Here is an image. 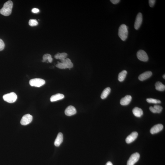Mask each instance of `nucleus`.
Masks as SVG:
<instances>
[{
    "instance_id": "20",
    "label": "nucleus",
    "mask_w": 165,
    "mask_h": 165,
    "mask_svg": "<svg viewBox=\"0 0 165 165\" xmlns=\"http://www.w3.org/2000/svg\"><path fill=\"white\" fill-rule=\"evenodd\" d=\"M147 102L149 103L153 104H159L161 103V101L159 100L152 98L147 99H146Z\"/></svg>"
},
{
    "instance_id": "7",
    "label": "nucleus",
    "mask_w": 165,
    "mask_h": 165,
    "mask_svg": "<svg viewBox=\"0 0 165 165\" xmlns=\"http://www.w3.org/2000/svg\"><path fill=\"white\" fill-rule=\"evenodd\" d=\"M33 117L32 115L29 114H25L22 117L21 120V125H26L31 123Z\"/></svg>"
},
{
    "instance_id": "4",
    "label": "nucleus",
    "mask_w": 165,
    "mask_h": 165,
    "mask_svg": "<svg viewBox=\"0 0 165 165\" xmlns=\"http://www.w3.org/2000/svg\"><path fill=\"white\" fill-rule=\"evenodd\" d=\"M45 83V81L40 78H35L29 81V84L31 86L37 87H40Z\"/></svg>"
},
{
    "instance_id": "2",
    "label": "nucleus",
    "mask_w": 165,
    "mask_h": 165,
    "mask_svg": "<svg viewBox=\"0 0 165 165\" xmlns=\"http://www.w3.org/2000/svg\"><path fill=\"white\" fill-rule=\"evenodd\" d=\"M118 35L122 40L125 41L128 37V27L125 24H122L119 27Z\"/></svg>"
},
{
    "instance_id": "24",
    "label": "nucleus",
    "mask_w": 165,
    "mask_h": 165,
    "mask_svg": "<svg viewBox=\"0 0 165 165\" xmlns=\"http://www.w3.org/2000/svg\"><path fill=\"white\" fill-rule=\"evenodd\" d=\"M67 56V54L66 53H59L58 59L61 60L64 59L66 58Z\"/></svg>"
},
{
    "instance_id": "29",
    "label": "nucleus",
    "mask_w": 165,
    "mask_h": 165,
    "mask_svg": "<svg viewBox=\"0 0 165 165\" xmlns=\"http://www.w3.org/2000/svg\"><path fill=\"white\" fill-rule=\"evenodd\" d=\"M32 12L34 13H37L39 12L40 11L38 9L36 8H34L32 9Z\"/></svg>"
},
{
    "instance_id": "13",
    "label": "nucleus",
    "mask_w": 165,
    "mask_h": 165,
    "mask_svg": "<svg viewBox=\"0 0 165 165\" xmlns=\"http://www.w3.org/2000/svg\"><path fill=\"white\" fill-rule=\"evenodd\" d=\"M132 96L127 95L122 98L120 101V104L122 106H127L130 103L132 100Z\"/></svg>"
},
{
    "instance_id": "8",
    "label": "nucleus",
    "mask_w": 165,
    "mask_h": 165,
    "mask_svg": "<svg viewBox=\"0 0 165 165\" xmlns=\"http://www.w3.org/2000/svg\"><path fill=\"white\" fill-rule=\"evenodd\" d=\"M143 21V16L141 13H139L137 15L134 24V28L138 30L140 28Z\"/></svg>"
},
{
    "instance_id": "22",
    "label": "nucleus",
    "mask_w": 165,
    "mask_h": 165,
    "mask_svg": "<svg viewBox=\"0 0 165 165\" xmlns=\"http://www.w3.org/2000/svg\"><path fill=\"white\" fill-rule=\"evenodd\" d=\"M155 110L156 113H160L162 111L163 108L161 106L158 105H155L153 107Z\"/></svg>"
},
{
    "instance_id": "11",
    "label": "nucleus",
    "mask_w": 165,
    "mask_h": 165,
    "mask_svg": "<svg viewBox=\"0 0 165 165\" xmlns=\"http://www.w3.org/2000/svg\"><path fill=\"white\" fill-rule=\"evenodd\" d=\"M163 128V126L161 124H158L152 127L150 130V132L152 134L157 133L162 130Z\"/></svg>"
},
{
    "instance_id": "19",
    "label": "nucleus",
    "mask_w": 165,
    "mask_h": 165,
    "mask_svg": "<svg viewBox=\"0 0 165 165\" xmlns=\"http://www.w3.org/2000/svg\"><path fill=\"white\" fill-rule=\"evenodd\" d=\"M127 72L125 70H124L119 73L118 76V80L119 81H123L125 80L126 75Z\"/></svg>"
},
{
    "instance_id": "12",
    "label": "nucleus",
    "mask_w": 165,
    "mask_h": 165,
    "mask_svg": "<svg viewBox=\"0 0 165 165\" xmlns=\"http://www.w3.org/2000/svg\"><path fill=\"white\" fill-rule=\"evenodd\" d=\"M152 74V73L151 71H148L145 72L140 75L138 76V79L140 81H145L151 77Z\"/></svg>"
},
{
    "instance_id": "10",
    "label": "nucleus",
    "mask_w": 165,
    "mask_h": 165,
    "mask_svg": "<svg viewBox=\"0 0 165 165\" xmlns=\"http://www.w3.org/2000/svg\"><path fill=\"white\" fill-rule=\"evenodd\" d=\"M65 114L68 116L74 115L76 113L75 108L73 106H70L67 108L65 110Z\"/></svg>"
},
{
    "instance_id": "1",
    "label": "nucleus",
    "mask_w": 165,
    "mask_h": 165,
    "mask_svg": "<svg viewBox=\"0 0 165 165\" xmlns=\"http://www.w3.org/2000/svg\"><path fill=\"white\" fill-rule=\"evenodd\" d=\"M13 6L12 2L8 1L5 3L2 8L0 10V13L4 16H8L12 12Z\"/></svg>"
},
{
    "instance_id": "23",
    "label": "nucleus",
    "mask_w": 165,
    "mask_h": 165,
    "mask_svg": "<svg viewBox=\"0 0 165 165\" xmlns=\"http://www.w3.org/2000/svg\"><path fill=\"white\" fill-rule=\"evenodd\" d=\"M58 63L56 65L57 67L60 69H66L67 68L66 64L63 63H59L58 62Z\"/></svg>"
},
{
    "instance_id": "17",
    "label": "nucleus",
    "mask_w": 165,
    "mask_h": 165,
    "mask_svg": "<svg viewBox=\"0 0 165 165\" xmlns=\"http://www.w3.org/2000/svg\"><path fill=\"white\" fill-rule=\"evenodd\" d=\"M111 89L110 88L107 87L104 90L101 96V98L103 99L107 98L108 96L110 93Z\"/></svg>"
},
{
    "instance_id": "3",
    "label": "nucleus",
    "mask_w": 165,
    "mask_h": 165,
    "mask_svg": "<svg viewBox=\"0 0 165 165\" xmlns=\"http://www.w3.org/2000/svg\"><path fill=\"white\" fill-rule=\"evenodd\" d=\"M17 98V95L13 92L5 94L3 96L4 100L9 103H12L15 102Z\"/></svg>"
},
{
    "instance_id": "9",
    "label": "nucleus",
    "mask_w": 165,
    "mask_h": 165,
    "mask_svg": "<svg viewBox=\"0 0 165 165\" xmlns=\"http://www.w3.org/2000/svg\"><path fill=\"white\" fill-rule=\"evenodd\" d=\"M138 136V133L136 132H132L127 137L126 139V142L127 144L132 143L136 139Z\"/></svg>"
},
{
    "instance_id": "21",
    "label": "nucleus",
    "mask_w": 165,
    "mask_h": 165,
    "mask_svg": "<svg viewBox=\"0 0 165 165\" xmlns=\"http://www.w3.org/2000/svg\"><path fill=\"white\" fill-rule=\"evenodd\" d=\"M29 23V25L31 27H34V26H37L38 24V22L36 20L34 19L30 20Z\"/></svg>"
},
{
    "instance_id": "27",
    "label": "nucleus",
    "mask_w": 165,
    "mask_h": 165,
    "mask_svg": "<svg viewBox=\"0 0 165 165\" xmlns=\"http://www.w3.org/2000/svg\"><path fill=\"white\" fill-rule=\"evenodd\" d=\"M155 2L156 1H155V0H150V1H149V6L151 7H153L154 6Z\"/></svg>"
},
{
    "instance_id": "30",
    "label": "nucleus",
    "mask_w": 165,
    "mask_h": 165,
    "mask_svg": "<svg viewBox=\"0 0 165 165\" xmlns=\"http://www.w3.org/2000/svg\"><path fill=\"white\" fill-rule=\"evenodd\" d=\"M106 165H113L112 163L110 161H109L107 162Z\"/></svg>"
},
{
    "instance_id": "6",
    "label": "nucleus",
    "mask_w": 165,
    "mask_h": 165,
    "mask_svg": "<svg viewBox=\"0 0 165 165\" xmlns=\"http://www.w3.org/2000/svg\"><path fill=\"white\" fill-rule=\"evenodd\" d=\"M137 56L140 61L146 62L148 61V56L146 52L143 50H140L137 52Z\"/></svg>"
},
{
    "instance_id": "5",
    "label": "nucleus",
    "mask_w": 165,
    "mask_h": 165,
    "mask_svg": "<svg viewBox=\"0 0 165 165\" xmlns=\"http://www.w3.org/2000/svg\"><path fill=\"white\" fill-rule=\"evenodd\" d=\"M140 158V154L138 153L132 154L127 162V165H134L138 161Z\"/></svg>"
},
{
    "instance_id": "16",
    "label": "nucleus",
    "mask_w": 165,
    "mask_h": 165,
    "mask_svg": "<svg viewBox=\"0 0 165 165\" xmlns=\"http://www.w3.org/2000/svg\"><path fill=\"white\" fill-rule=\"evenodd\" d=\"M64 98V95L61 94H57L51 96L50 101L51 102H55L63 99Z\"/></svg>"
},
{
    "instance_id": "14",
    "label": "nucleus",
    "mask_w": 165,
    "mask_h": 165,
    "mask_svg": "<svg viewBox=\"0 0 165 165\" xmlns=\"http://www.w3.org/2000/svg\"><path fill=\"white\" fill-rule=\"evenodd\" d=\"M63 135L61 132L59 133L57 137L54 142V144L55 146H59L63 141Z\"/></svg>"
},
{
    "instance_id": "26",
    "label": "nucleus",
    "mask_w": 165,
    "mask_h": 165,
    "mask_svg": "<svg viewBox=\"0 0 165 165\" xmlns=\"http://www.w3.org/2000/svg\"><path fill=\"white\" fill-rule=\"evenodd\" d=\"M5 44L2 40L0 39V51H2L4 49Z\"/></svg>"
},
{
    "instance_id": "28",
    "label": "nucleus",
    "mask_w": 165,
    "mask_h": 165,
    "mask_svg": "<svg viewBox=\"0 0 165 165\" xmlns=\"http://www.w3.org/2000/svg\"><path fill=\"white\" fill-rule=\"evenodd\" d=\"M110 1L112 4H116L120 2V0H110Z\"/></svg>"
},
{
    "instance_id": "31",
    "label": "nucleus",
    "mask_w": 165,
    "mask_h": 165,
    "mask_svg": "<svg viewBox=\"0 0 165 165\" xmlns=\"http://www.w3.org/2000/svg\"><path fill=\"white\" fill-rule=\"evenodd\" d=\"M165 74H164V75H163V78H164V79H165Z\"/></svg>"
},
{
    "instance_id": "15",
    "label": "nucleus",
    "mask_w": 165,
    "mask_h": 165,
    "mask_svg": "<svg viewBox=\"0 0 165 165\" xmlns=\"http://www.w3.org/2000/svg\"><path fill=\"white\" fill-rule=\"evenodd\" d=\"M132 112L134 115L137 117H141L143 114V111L142 109L138 107L134 108L132 110Z\"/></svg>"
},
{
    "instance_id": "25",
    "label": "nucleus",
    "mask_w": 165,
    "mask_h": 165,
    "mask_svg": "<svg viewBox=\"0 0 165 165\" xmlns=\"http://www.w3.org/2000/svg\"><path fill=\"white\" fill-rule=\"evenodd\" d=\"M50 57H51V55L48 54H45L44 55L43 57H42L43 59L42 60V62H45L47 60H48Z\"/></svg>"
},
{
    "instance_id": "18",
    "label": "nucleus",
    "mask_w": 165,
    "mask_h": 165,
    "mask_svg": "<svg viewBox=\"0 0 165 165\" xmlns=\"http://www.w3.org/2000/svg\"><path fill=\"white\" fill-rule=\"evenodd\" d=\"M155 88L157 90L159 91H164L165 89V86L160 82L158 81L155 84Z\"/></svg>"
}]
</instances>
